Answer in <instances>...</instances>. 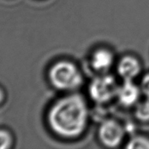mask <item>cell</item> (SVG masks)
Listing matches in <instances>:
<instances>
[{
  "label": "cell",
  "mask_w": 149,
  "mask_h": 149,
  "mask_svg": "<svg viewBox=\"0 0 149 149\" xmlns=\"http://www.w3.org/2000/svg\"><path fill=\"white\" fill-rule=\"evenodd\" d=\"M141 88H142L143 93L149 99V74H146L143 79L142 83H141Z\"/></svg>",
  "instance_id": "cell-11"
},
{
  "label": "cell",
  "mask_w": 149,
  "mask_h": 149,
  "mask_svg": "<svg viewBox=\"0 0 149 149\" xmlns=\"http://www.w3.org/2000/svg\"><path fill=\"white\" fill-rule=\"evenodd\" d=\"M125 132L122 127L113 120L103 122L99 130V137L105 146L110 148L116 147L121 143Z\"/></svg>",
  "instance_id": "cell-4"
},
{
  "label": "cell",
  "mask_w": 149,
  "mask_h": 149,
  "mask_svg": "<svg viewBox=\"0 0 149 149\" xmlns=\"http://www.w3.org/2000/svg\"><path fill=\"white\" fill-rule=\"evenodd\" d=\"M119 86L110 75L100 76L94 79L89 88L92 98L97 103H106L117 95Z\"/></svg>",
  "instance_id": "cell-3"
},
{
  "label": "cell",
  "mask_w": 149,
  "mask_h": 149,
  "mask_svg": "<svg viewBox=\"0 0 149 149\" xmlns=\"http://www.w3.org/2000/svg\"><path fill=\"white\" fill-rule=\"evenodd\" d=\"M49 79L55 87L61 90L77 89L82 83V76L77 67L68 61H60L49 70Z\"/></svg>",
  "instance_id": "cell-2"
},
{
  "label": "cell",
  "mask_w": 149,
  "mask_h": 149,
  "mask_svg": "<svg viewBox=\"0 0 149 149\" xmlns=\"http://www.w3.org/2000/svg\"><path fill=\"white\" fill-rule=\"evenodd\" d=\"M127 148L130 149L149 148V140L143 137H135L129 141Z\"/></svg>",
  "instance_id": "cell-9"
},
{
  "label": "cell",
  "mask_w": 149,
  "mask_h": 149,
  "mask_svg": "<svg viewBox=\"0 0 149 149\" xmlns=\"http://www.w3.org/2000/svg\"><path fill=\"white\" fill-rule=\"evenodd\" d=\"M135 116L141 121H149V99L138 105L135 110Z\"/></svg>",
  "instance_id": "cell-8"
},
{
  "label": "cell",
  "mask_w": 149,
  "mask_h": 149,
  "mask_svg": "<svg viewBox=\"0 0 149 149\" xmlns=\"http://www.w3.org/2000/svg\"><path fill=\"white\" fill-rule=\"evenodd\" d=\"M116 97L122 105L130 106L138 101L140 97V90L132 80H127L119 87Z\"/></svg>",
  "instance_id": "cell-5"
},
{
  "label": "cell",
  "mask_w": 149,
  "mask_h": 149,
  "mask_svg": "<svg viewBox=\"0 0 149 149\" xmlns=\"http://www.w3.org/2000/svg\"><path fill=\"white\" fill-rule=\"evenodd\" d=\"M118 73L125 81L132 80L139 74L141 64L139 61L132 56L124 57L118 65Z\"/></svg>",
  "instance_id": "cell-6"
},
{
  "label": "cell",
  "mask_w": 149,
  "mask_h": 149,
  "mask_svg": "<svg viewBox=\"0 0 149 149\" xmlns=\"http://www.w3.org/2000/svg\"><path fill=\"white\" fill-rule=\"evenodd\" d=\"M12 136L7 131L0 130V149L9 148L12 145Z\"/></svg>",
  "instance_id": "cell-10"
},
{
  "label": "cell",
  "mask_w": 149,
  "mask_h": 149,
  "mask_svg": "<svg viewBox=\"0 0 149 149\" xmlns=\"http://www.w3.org/2000/svg\"><path fill=\"white\" fill-rule=\"evenodd\" d=\"M88 110L84 99L72 95L60 99L51 108L48 120L52 130L64 138H76L84 132Z\"/></svg>",
  "instance_id": "cell-1"
},
{
  "label": "cell",
  "mask_w": 149,
  "mask_h": 149,
  "mask_svg": "<svg viewBox=\"0 0 149 149\" xmlns=\"http://www.w3.org/2000/svg\"><path fill=\"white\" fill-rule=\"evenodd\" d=\"M4 92H3V90L0 88V103L3 101V100H4Z\"/></svg>",
  "instance_id": "cell-12"
},
{
  "label": "cell",
  "mask_w": 149,
  "mask_h": 149,
  "mask_svg": "<svg viewBox=\"0 0 149 149\" xmlns=\"http://www.w3.org/2000/svg\"><path fill=\"white\" fill-rule=\"evenodd\" d=\"M113 56L110 51L106 49H100L93 53L91 63L93 68L97 71H106L111 66Z\"/></svg>",
  "instance_id": "cell-7"
}]
</instances>
